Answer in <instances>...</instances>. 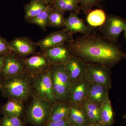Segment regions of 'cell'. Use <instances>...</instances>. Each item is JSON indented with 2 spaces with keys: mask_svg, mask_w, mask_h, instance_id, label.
Here are the masks:
<instances>
[{
  "mask_svg": "<svg viewBox=\"0 0 126 126\" xmlns=\"http://www.w3.org/2000/svg\"><path fill=\"white\" fill-rule=\"evenodd\" d=\"M67 44L72 54L87 64L104 65L110 68L126 58L117 43L102 35L92 33L73 39Z\"/></svg>",
  "mask_w": 126,
  "mask_h": 126,
  "instance_id": "6da1fadb",
  "label": "cell"
},
{
  "mask_svg": "<svg viewBox=\"0 0 126 126\" xmlns=\"http://www.w3.org/2000/svg\"><path fill=\"white\" fill-rule=\"evenodd\" d=\"M28 73L1 79L0 90L5 97L23 102L26 101L31 93V77Z\"/></svg>",
  "mask_w": 126,
  "mask_h": 126,
  "instance_id": "7a4b0ae2",
  "label": "cell"
},
{
  "mask_svg": "<svg viewBox=\"0 0 126 126\" xmlns=\"http://www.w3.org/2000/svg\"><path fill=\"white\" fill-rule=\"evenodd\" d=\"M51 74L55 102L67 101L72 82L64 65H52Z\"/></svg>",
  "mask_w": 126,
  "mask_h": 126,
  "instance_id": "3957f363",
  "label": "cell"
},
{
  "mask_svg": "<svg viewBox=\"0 0 126 126\" xmlns=\"http://www.w3.org/2000/svg\"><path fill=\"white\" fill-rule=\"evenodd\" d=\"M49 102L38 95L34 97L27 111V118L34 126H41L47 123L52 106Z\"/></svg>",
  "mask_w": 126,
  "mask_h": 126,
  "instance_id": "277c9868",
  "label": "cell"
},
{
  "mask_svg": "<svg viewBox=\"0 0 126 126\" xmlns=\"http://www.w3.org/2000/svg\"><path fill=\"white\" fill-rule=\"evenodd\" d=\"M126 29V19L112 15L107 16L105 22L100 28L102 36L116 43L119 35Z\"/></svg>",
  "mask_w": 126,
  "mask_h": 126,
  "instance_id": "5b68a950",
  "label": "cell"
},
{
  "mask_svg": "<svg viewBox=\"0 0 126 126\" xmlns=\"http://www.w3.org/2000/svg\"><path fill=\"white\" fill-rule=\"evenodd\" d=\"M33 86L38 95L51 104L55 102L51 74V68L34 77Z\"/></svg>",
  "mask_w": 126,
  "mask_h": 126,
  "instance_id": "8992f818",
  "label": "cell"
},
{
  "mask_svg": "<svg viewBox=\"0 0 126 126\" xmlns=\"http://www.w3.org/2000/svg\"><path fill=\"white\" fill-rule=\"evenodd\" d=\"M27 73L24 58L12 52L6 55L0 77L1 79Z\"/></svg>",
  "mask_w": 126,
  "mask_h": 126,
  "instance_id": "52a82bcc",
  "label": "cell"
},
{
  "mask_svg": "<svg viewBox=\"0 0 126 126\" xmlns=\"http://www.w3.org/2000/svg\"><path fill=\"white\" fill-rule=\"evenodd\" d=\"M85 77L90 83L103 85L109 90L111 86L109 68L104 65L87 64Z\"/></svg>",
  "mask_w": 126,
  "mask_h": 126,
  "instance_id": "ba28073f",
  "label": "cell"
},
{
  "mask_svg": "<svg viewBox=\"0 0 126 126\" xmlns=\"http://www.w3.org/2000/svg\"><path fill=\"white\" fill-rule=\"evenodd\" d=\"M51 65H64L73 55L67 44L41 51Z\"/></svg>",
  "mask_w": 126,
  "mask_h": 126,
  "instance_id": "9c48e42d",
  "label": "cell"
},
{
  "mask_svg": "<svg viewBox=\"0 0 126 126\" xmlns=\"http://www.w3.org/2000/svg\"><path fill=\"white\" fill-rule=\"evenodd\" d=\"M73 40V35L68 33L64 28L51 32L37 42L41 51L61 45L67 44Z\"/></svg>",
  "mask_w": 126,
  "mask_h": 126,
  "instance_id": "30bf717a",
  "label": "cell"
},
{
  "mask_svg": "<svg viewBox=\"0 0 126 126\" xmlns=\"http://www.w3.org/2000/svg\"><path fill=\"white\" fill-rule=\"evenodd\" d=\"M9 43L11 50L21 58L35 53L38 47L37 43L25 36L16 37Z\"/></svg>",
  "mask_w": 126,
  "mask_h": 126,
  "instance_id": "8fae6325",
  "label": "cell"
},
{
  "mask_svg": "<svg viewBox=\"0 0 126 126\" xmlns=\"http://www.w3.org/2000/svg\"><path fill=\"white\" fill-rule=\"evenodd\" d=\"M90 83L86 77L72 83L69 90L67 101L70 104L81 106L87 98Z\"/></svg>",
  "mask_w": 126,
  "mask_h": 126,
  "instance_id": "7c38bea8",
  "label": "cell"
},
{
  "mask_svg": "<svg viewBox=\"0 0 126 126\" xmlns=\"http://www.w3.org/2000/svg\"><path fill=\"white\" fill-rule=\"evenodd\" d=\"M24 60L27 73L33 77L48 70L52 66L41 52L24 58Z\"/></svg>",
  "mask_w": 126,
  "mask_h": 126,
  "instance_id": "4fadbf2b",
  "label": "cell"
},
{
  "mask_svg": "<svg viewBox=\"0 0 126 126\" xmlns=\"http://www.w3.org/2000/svg\"><path fill=\"white\" fill-rule=\"evenodd\" d=\"M64 65L72 83L85 77L87 64L78 57L73 55Z\"/></svg>",
  "mask_w": 126,
  "mask_h": 126,
  "instance_id": "5bb4252c",
  "label": "cell"
},
{
  "mask_svg": "<svg viewBox=\"0 0 126 126\" xmlns=\"http://www.w3.org/2000/svg\"><path fill=\"white\" fill-rule=\"evenodd\" d=\"M65 21L64 29L67 32L72 35L79 33L86 35L92 32V27L86 25L83 20L79 17L77 13L70 12L69 16L65 18Z\"/></svg>",
  "mask_w": 126,
  "mask_h": 126,
  "instance_id": "9a60e30c",
  "label": "cell"
},
{
  "mask_svg": "<svg viewBox=\"0 0 126 126\" xmlns=\"http://www.w3.org/2000/svg\"><path fill=\"white\" fill-rule=\"evenodd\" d=\"M109 90L107 88L103 85L90 83L86 99L101 106L109 99Z\"/></svg>",
  "mask_w": 126,
  "mask_h": 126,
  "instance_id": "2e32d148",
  "label": "cell"
},
{
  "mask_svg": "<svg viewBox=\"0 0 126 126\" xmlns=\"http://www.w3.org/2000/svg\"><path fill=\"white\" fill-rule=\"evenodd\" d=\"M67 119L71 124L86 126L89 123L84 110L81 106L70 104Z\"/></svg>",
  "mask_w": 126,
  "mask_h": 126,
  "instance_id": "e0dca14e",
  "label": "cell"
},
{
  "mask_svg": "<svg viewBox=\"0 0 126 126\" xmlns=\"http://www.w3.org/2000/svg\"><path fill=\"white\" fill-rule=\"evenodd\" d=\"M70 106L64 102H58L52 106L47 123L67 119Z\"/></svg>",
  "mask_w": 126,
  "mask_h": 126,
  "instance_id": "ac0fdd59",
  "label": "cell"
},
{
  "mask_svg": "<svg viewBox=\"0 0 126 126\" xmlns=\"http://www.w3.org/2000/svg\"><path fill=\"white\" fill-rule=\"evenodd\" d=\"M54 9L52 4H48L43 11L33 18L28 20L27 22L36 25L44 31H45L46 28L49 26L50 16Z\"/></svg>",
  "mask_w": 126,
  "mask_h": 126,
  "instance_id": "d6986e66",
  "label": "cell"
},
{
  "mask_svg": "<svg viewBox=\"0 0 126 126\" xmlns=\"http://www.w3.org/2000/svg\"><path fill=\"white\" fill-rule=\"evenodd\" d=\"M81 106L84 110L90 123H100L101 106L86 99Z\"/></svg>",
  "mask_w": 126,
  "mask_h": 126,
  "instance_id": "ffe728a7",
  "label": "cell"
},
{
  "mask_svg": "<svg viewBox=\"0 0 126 126\" xmlns=\"http://www.w3.org/2000/svg\"><path fill=\"white\" fill-rule=\"evenodd\" d=\"M23 102L14 99H9L1 108V112L5 116L19 117L23 113Z\"/></svg>",
  "mask_w": 126,
  "mask_h": 126,
  "instance_id": "44dd1931",
  "label": "cell"
},
{
  "mask_svg": "<svg viewBox=\"0 0 126 126\" xmlns=\"http://www.w3.org/2000/svg\"><path fill=\"white\" fill-rule=\"evenodd\" d=\"M79 0H54L52 5L54 9L65 13L67 11L78 14L81 9Z\"/></svg>",
  "mask_w": 126,
  "mask_h": 126,
  "instance_id": "7402d4cb",
  "label": "cell"
},
{
  "mask_svg": "<svg viewBox=\"0 0 126 126\" xmlns=\"http://www.w3.org/2000/svg\"><path fill=\"white\" fill-rule=\"evenodd\" d=\"M47 5L37 0H31L29 3L24 5L26 20L27 21L38 15L45 9Z\"/></svg>",
  "mask_w": 126,
  "mask_h": 126,
  "instance_id": "603a6c76",
  "label": "cell"
},
{
  "mask_svg": "<svg viewBox=\"0 0 126 126\" xmlns=\"http://www.w3.org/2000/svg\"><path fill=\"white\" fill-rule=\"evenodd\" d=\"M114 121V114L109 99L101 106L100 123L105 126H111Z\"/></svg>",
  "mask_w": 126,
  "mask_h": 126,
  "instance_id": "cb8c5ba5",
  "label": "cell"
},
{
  "mask_svg": "<svg viewBox=\"0 0 126 126\" xmlns=\"http://www.w3.org/2000/svg\"><path fill=\"white\" fill-rule=\"evenodd\" d=\"M107 15L103 10L97 9L92 10L87 14L86 20L91 27H101L105 22Z\"/></svg>",
  "mask_w": 126,
  "mask_h": 126,
  "instance_id": "d4e9b609",
  "label": "cell"
},
{
  "mask_svg": "<svg viewBox=\"0 0 126 126\" xmlns=\"http://www.w3.org/2000/svg\"><path fill=\"white\" fill-rule=\"evenodd\" d=\"M65 13L54 9L49 18V26L53 28H63L65 27V18L64 17Z\"/></svg>",
  "mask_w": 126,
  "mask_h": 126,
  "instance_id": "484cf974",
  "label": "cell"
},
{
  "mask_svg": "<svg viewBox=\"0 0 126 126\" xmlns=\"http://www.w3.org/2000/svg\"><path fill=\"white\" fill-rule=\"evenodd\" d=\"M103 0H79L81 9L84 13L88 14L94 6L100 7V3Z\"/></svg>",
  "mask_w": 126,
  "mask_h": 126,
  "instance_id": "4316f807",
  "label": "cell"
},
{
  "mask_svg": "<svg viewBox=\"0 0 126 126\" xmlns=\"http://www.w3.org/2000/svg\"><path fill=\"white\" fill-rule=\"evenodd\" d=\"M1 126H25L19 117L4 116L0 119Z\"/></svg>",
  "mask_w": 126,
  "mask_h": 126,
  "instance_id": "83f0119b",
  "label": "cell"
},
{
  "mask_svg": "<svg viewBox=\"0 0 126 126\" xmlns=\"http://www.w3.org/2000/svg\"><path fill=\"white\" fill-rule=\"evenodd\" d=\"M11 52L9 42L4 38L0 36V55H7Z\"/></svg>",
  "mask_w": 126,
  "mask_h": 126,
  "instance_id": "f1b7e54d",
  "label": "cell"
},
{
  "mask_svg": "<svg viewBox=\"0 0 126 126\" xmlns=\"http://www.w3.org/2000/svg\"><path fill=\"white\" fill-rule=\"evenodd\" d=\"M70 123L67 119L58 121L47 123L45 126H70Z\"/></svg>",
  "mask_w": 126,
  "mask_h": 126,
  "instance_id": "f546056e",
  "label": "cell"
},
{
  "mask_svg": "<svg viewBox=\"0 0 126 126\" xmlns=\"http://www.w3.org/2000/svg\"><path fill=\"white\" fill-rule=\"evenodd\" d=\"M6 55H0V76L2 72Z\"/></svg>",
  "mask_w": 126,
  "mask_h": 126,
  "instance_id": "4dcf8cb0",
  "label": "cell"
},
{
  "mask_svg": "<svg viewBox=\"0 0 126 126\" xmlns=\"http://www.w3.org/2000/svg\"><path fill=\"white\" fill-rule=\"evenodd\" d=\"M40 2H44L47 4V5L49 4H52L53 1L54 0H37Z\"/></svg>",
  "mask_w": 126,
  "mask_h": 126,
  "instance_id": "1f68e13d",
  "label": "cell"
},
{
  "mask_svg": "<svg viewBox=\"0 0 126 126\" xmlns=\"http://www.w3.org/2000/svg\"><path fill=\"white\" fill-rule=\"evenodd\" d=\"M86 126H105L101 124V123H89Z\"/></svg>",
  "mask_w": 126,
  "mask_h": 126,
  "instance_id": "d6a6232c",
  "label": "cell"
},
{
  "mask_svg": "<svg viewBox=\"0 0 126 126\" xmlns=\"http://www.w3.org/2000/svg\"><path fill=\"white\" fill-rule=\"evenodd\" d=\"M70 126H78V125H76V124H70Z\"/></svg>",
  "mask_w": 126,
  "mask_h": 126,
  "instance_id": "836d02e7",
  "label": "cell"
},
{
  "mask_svg": "<svg viewBox=\"0 0 126 126\" xmlns=\"http://www.w3.org/2000/svg\"><path fill=\"white\" fill-rule=\"evenodd\" d=\"M123 118H126V115H124V116L123 117Z\"/></svg>",
  "mask_w": 126,
  "mask_h": 126,
  "instance_id": "e575fe53",
  "label": "cell"
},
{
  "mask_svg": "<svg viewBox=\"0 0 126 126\" xmlns=\"http://www.w3.org/2000/svg\"><path fill=\"white\" fill-rule=\"evenodd\" d=\"M125 31V35H126V30Z\"/></svg>",
  "mask_w": 126,
  "mask_h": 126,
  "instance_id": "d590c367",
  "label": "cell"
},
{
  "mask_svg": "<svg viewBox=\"0 0 126 126\" xmlns=\"http://www.w3.org/2000/svg\"><path fill=\"white\" fill-rule=\"evenodd\" d=\"M0 126H1L0 125Z\"/></svg>",
  "mask_w": 126,
  "mask_h": 126,
  "instance_id": "8d00e7d4",
  "label": "cell"
},
{
  "mask_svg": "<svg viewBox=\"0 0 126 126\" xmlns=\"http://www.w3.org/2000/svg\"></svg>",
  "mask_w": 126,
  "mask_h": 126,
  "instance_id": "74e56055",
  "label": "cell"
}]
</instances>
